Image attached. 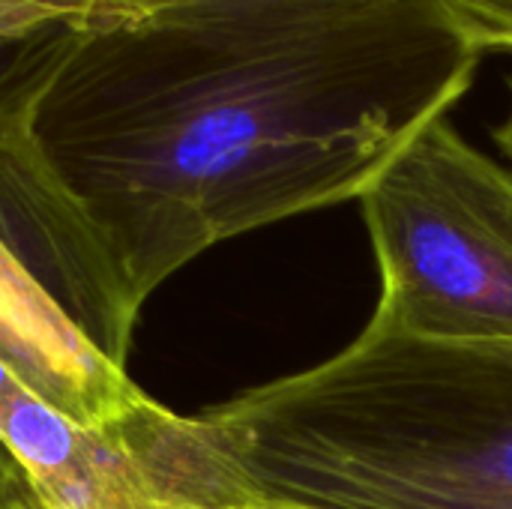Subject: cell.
I'll use <instances>...</instances> for the list:
<instances>
[{
	"mask_svg": "<svg viewBox=\"0 0 512 509\" xmlns=\"http://www.w3.org/2000/svg\"><path fill=\"white\" fill-rule=\"evenodd\" d=\"M0 432L27 474L9 509H174L108 429H87L24 387L0 411Z\"/></svg>",
	"mask_w": 512,
	"mask_h": 509,
	"instance_id": "8992f818",
	"label": "cell"
},
{
	"mask_svg": "<svg viewBox=\"0 0 512 509\" xmlns=\"http://www.w3.org/2000/svg\"><path fill=\"white\" fill-rule=\"evenodd\" d=\"M480 54L512 51V0H438Z\"/></svg>",
	"mask_w": 512,
	"mask_h": 509,
	"instance_id": "ba28073f",
	"label": "cell"
},
{
	"mask_svg": "<svg viewBox=\"0 0 512 509\" xmlns=\"http://www.w3.org/2000/svg\"><path fill=\"white\" fill-rule=\"evenodd\" d=\"M138 18L189 9H276V6H351L369 0H123Z\"/></svg>",
	"mask_w": 512,
	"mask_h": 509,
	"instance_id": "9c48e42d",
	"label": "cell"
},
{
	"mask_svg": "<svg viewBox=\"0 0 512 509\" xmlns=\"http://www.w3.org/2000/svg\"><path fill=\"white\" fill-rule=\"evenodd\" d=\"M15 390H21V384H18V378L0 363V411H3V405H6V399L15 393Z\"/></svg>",
	"mask_w": 512,
	"mask_h": 509,
	"instance_id": "8fae6325",
	"label": "cell"
},
{
	"mask_svg": "<svg viewBox=\"0 0 512 509\" xmlns=\"http://www.w3.org/2000/svg\"><path fill=\"white\" fill-rule=\"evenodd\" d=\"M495 144L501 147V153H504V159H507V168L512 171V81H510V108H507V114H504V120L495 126Z\"/></svg>",
	"mask_w": 512,
	"mask_h": 509,
	"instance_id": "30bf717a",
	"label": "cell"
},
{
	"mask_svg": "<svg viewBox=\"0 0 512 509\" xmlns=\"http://www.w3.org/2000/svg\"><path fill=\"white\" fill-rule=\"evenodd\" d=\"M135 18L123 0H0V57L60 30H99Z\"/></svg>",
	"mask_w": 512,
	"mask_h": 509,
	"instance_id": "52a82bcc",
	"label": "cell"
},
{
	"mask_svg": "<svg viewBox=\"0 0 512 509\" xmlns=\"http://www.w3.org/2000/svg\"><path fill=\"white\" fill-rule=\"evenodd\" d=\"M60 33L0 57V240L96 348L126 366L144 303L33 135V105Z\"/></svg>",
	"mask_w": 512,
	"mask_h": 509,
	"instance_id": "277c9868",
	"label": "cell"
},
{
	"mask_svg": "<svg viewBox=\"0 0 512 509\" xmlns=\"http://www.w3.org/2000/svg\"><path fill=\"white\" fill-rule=\"evenodd\" d=\"M0 363L39 402L87 429H111L147 393L105 357L0 240Z\"/></svg>",
	"mask_w": 512,
	"mask_h": 509,
	"instance_id": "5b68a950",
	"label": "cell"
},
{
	"mask_svg": "<svg viewBox=\"0 0 512 509\" xmlns=\"http://www.w3.org/2000/svg\"><path fill=\"white\" fill-rule=\"evenodd\" d=\"M480 57L438 0L162 12L63 30L33 135L147 303L225 240L360 201Z\"/></svg>",
	"mask_w": 512,
	"mask_h": 509,
	"instance_id": "6da1fadb",
	"label": "cell"
},
{
	"mask_svg": "<svg viewBox=\"0 0 512 509\" xmlns=\"http://www.w3.org/2000/svg\"><path fill=\"white\" fill-rule=\"evenodd\" d=\"M378 312L429 342H512V171L432 120L360 195Z\"/></svg>",
	"mask_w": 512,
	"mask_h": 509,
	"instance_id": "3957f363",
	"label": "cell"
},
{
	"mask_svg": "<svg viewBox=\"0 0 512 509\" xmlns=\"http://www.w3.org/2000/svg\"><path fill=\"white\" fill-rule=\"evenodd\" d=\"M195 509H512V342H429L378 309L333 357L165 426Z\"/></svg>",
	"mask_w": 512,
	"mask_h": 509,
	"instance_id": "7a4b0ae2",
	"label": "cell"
}]
</instances>
